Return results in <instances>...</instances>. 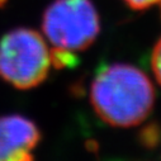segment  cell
Here are the masks:
<instances>
[{
  "label": "cell",
  "mask_w": 161,
  "mask_h": 161,
  "mask_svg": "<svg viewBox=\"0 0 161 161\" xmlns=\"http://www.w3.org/2000/svg\"><path fill=\"white\" fill-rule=\"evenodd\" d=\"M90 102L105 123L127 128L148 117L155 103V89L148 76L127 64L104 67L90 88Z\"/></svg>",
  "instance_id": "6da1fadb"
},
{
  "label": "cell",
  "mask_w": 161,
  "mask_h": 161,
  "mask_svg": "<svg viewBox=\"0 0 161 161\" xmlns=\"http://www.w3.org/2000/svg\"><path fill=\"white\" fill-rule=\"evenodd\" d=\"M99 29L92 0H55L43 15V32L53 47L52 64L57 69L74 65V53L86 50Z\"/></svg>",
  "instance_id": "7a4b0ae2"
},
{
  "label": "cell",
  "mask_w": 161,
  "mask_h": 161,
  "mask_svg": "<svg viewBox=\"0 0 161 161\" xmlns=\"http://www.w3.org/2000/svg\"><path fill=\"white\" fill-rule=\"evenodd\" d=\"M51 51L43 37L18 28L0 39V77L17 89H32L47 77Z\"/></svg>",
  "instance_id": "3957f363"
},
{
  "label": "cell",
  "mask_w": 161,
  "mask_h": 161,
  "mask_svg": "<svg viewBox=\"0 0 161 161\" xmlns=\"http://www.w3.org/2000/svg\"><path fill=\"white\" fill-rule=\"evenodd\" d=\"M38 127L18 114L0 117V161H34L33 150L39 142Z\"/></svg>",
  "instance_id": "277c9868"
},
{
  "label": "cell",
  "mask_w": 161,
  "mask_h": 161,
  "mask_svg": "<svg viewBox=\"0 0 161 161\" xmlns=\"http://www.w3.org/2000/svg\"><path fill=\"white\" fill-rule=\"evenodd\" d=\"M151 65H152V70H153V74L156 76V80L161 85V38L158 39V42L156 43V46L153 48Z\"/></svg>",
  "instance_id": "5b68a950"
},
{
  "label": "cell",
  "mask_w": 161,
  "mask_h": 161,
  "mask_svg": "<svg viewBox=\"0 0 161 161\" xmlns=\"http://www.w3.org/2000/svg\"><path fill=\"white\" fill-rule=\"evenodd\" d=\"M123 2L132 9H137V10L150 8L153 4H161V0H123Z\"/></svg>",
  "instance_id": "8992f818"
},
{
  "label": "cell",
  "mask_w": 161,
  "mask_h": 161,
  "mask_svg": "<svg viewBox=\"0 0 161 161\" xmlns=\"http://www.w3.org/2000/svg\"><path fill=\"white\" fill-rule=\"evenodd\" d=\"M5 2H7V0H0V7H3Z\"/></svg>",
  "instance_id": "52a82bcc"
}]
</instances>
